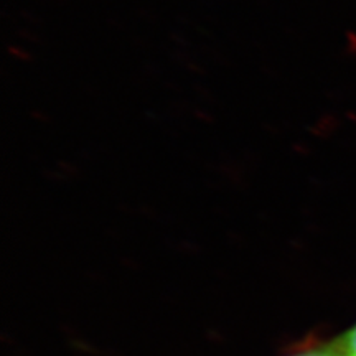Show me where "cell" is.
I'll return each instance as SVG.
<instances>
[{
  "label": "cell",
  "mask_w": 356,
  "mask_h": 356,
  "mask_svg": "<svg viewBox=\"0 0 356 356\" xmlns=\"http://www.w3.org/2000/svg\"><path fill=\"white\" fill-rule=\"evenodd\" d=\"M286 356H341L340 350L335 343V340L332 341H310V343L300 345L299 348L291 351Z\"/></svg>",
  "instance_id": "obj_1"
},
{
  "label": "cell",
  "mask_w": 356,
  "mask_h": 356,
  "mask_svg": "<svg viewBox=\"0 0 356 356\" xmlns=\"http://www.w3.org/2000/svg\"><path fill=\"white\" fill-rule=\"evenodd\" d=\"M335 343L341 356H356V323L340 337L335 338Z\"/></svg>",
  "instance_id": "obj_2"
}]
</instances>
